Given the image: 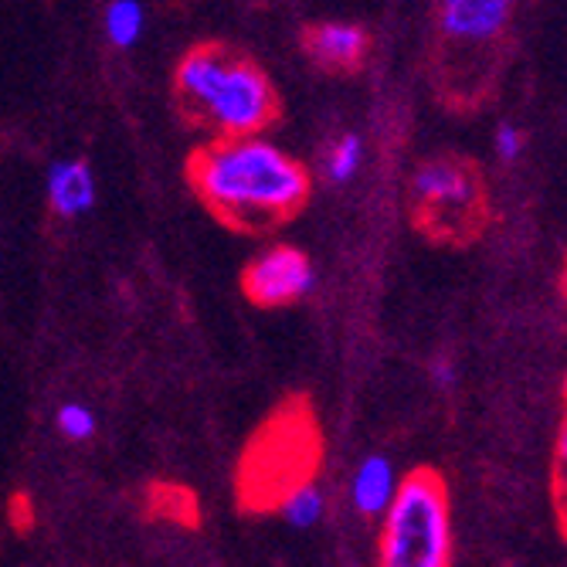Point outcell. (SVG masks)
I'll return each mask as SVG.
<instances>
[{
    "label": "cell",
    "mask_w": 567,
    "mask_h": 567,
    "mask_svg": "<svg viewBox=\"0 0 567 567\" xmlns=\"http://www.w3.org/2000/svg\"><path fill=\"white\" fill-rule=\"evenodd\" d=\"M320 466V432L306 404H289L276 419L262 425L245 449L238 470V496L245 509L266 513L276 509L279 499L317 476Z\"/></svg>",
    "instance_id": "3957f363"
},
{
    "label": "cell",
    "mask_w": 567,
    "mask_h": 567,
    "mask_svg": "<svg viewBox=\"0 0 567 567\" xmlns=\"http://www.w3.org/2000/svg\"><path fill=\"white\" fill-rule=\"evenodd\" d=\"M493 150H496V157L503 164L520 161V153H524V130L513 126V123H499L496 133H493Z\"/></svg>",
    "instance_id": "2e32d148"
},
{
    "label": "cell",
    "mask_w": 567,
    "mask_h": 567,
    "mask_svg": "<svg viewBox=\"0 0 567 567\" xmlns=\"http://www.w3.org/2000/svg\"><path fill=\"white\" fill-rule=\"evenodd\" d=\"M394 489H398V476H394L391 458L388 455H368L350 480L353 509L364 513V517H381L391 503V496H394Z\"/></svg>",
    "instance_id": "30bf717a"
},
{
    "label": "cell",
    "mask_w": 567,
    "mask_h": 567,
    "mask_svg": "<svg viewBox=\"0 0 567 567\" xmlns=\"http://www.w3.org/2000/svg\"><path fill=\"white\" fill-rule=\"evenodd\" d=\"M317 282L313 262L302 248L292 245H272L262 255L245 266L241 272V292L262 309H279L289 302H299L302 296H309Z\"/></svg>",
    "instance_id": "8992f818"
},
{
    "label": "cell",
    "mask_w": 567,
    "mask_h": 567,
    "mask_svg": "<svg viewBox=\"0 0 567 567\" xmlns=\"http://www.w3.org/2000/svg\"><path fill=\"white\" fill-rule=\"evenodd\" d=\"M102 28H106L110 44L133 48L146 31V8L140 0H110L106 14H102Z\"/></svg>",
    "instance_id": "7c38bea8"
},
{
    "label": "cell",
    "mask_w": 567,
    "mask_h": 567,
    "mask_svg": "<svg viewBox=\"0 0 567 567\" xmlns=\"http://www.w3.org/2000/svg\"><path fill=\"white\" fill-rule=\"evenodd\" d=\"M554 499H557V517L567 537V415L557 432V449H554Z\"/></svg>",
    "instance_id": "9a60e30c"
},
{
    "label": "cell",
    "mask_w": 567,
    "mask_h": 567,
    "mask_svg": "<svg viewBox=\"0 0 567 567\" xmlns=\"http://www.w3.org/2000/svg\"><path fill=\"white\" fill-rule=\"evenodd\" d=\"M174 82L184 113L212 136L266 133L279 116L272 79L225 44L190 48L177 65Z\"/></svg>",
    "instance_id": "7a4b0ae2"
},
{
    "label": "cell",
    "mask_w": 567,
    "mask_h": 567,
    "mask_svg": "<svg viewBox=\"0 0 567 567\" xmlns=\"http://www.w3.org/2000/svg\"><path fill=\"white\" fill-rule=\"evenodd\" d=\"M517 0H442L439 28L449 44L486 48L503 38Z\"/></svg>",
    "instance_id": "52a82bcc"
},
{
    "label": "cell",
    "mask_w": 567,
    "mask_h": 567,
    "mask_svg": "<svg viewBox=\"0 0 567 567\" xmlns=\"http://www.w3.org/2000/svg\"><path fill=\"white\" fill-rule=\"evenodd\" d=\"M432 378H435L439 388H452V384H455V368L449 364L445 357H439L435 364H432Z\"/></svg>",
    "instance_id": "e0dca14e"
},
{
    "label": "cell",
    "mask_w": 567,
    "mask_h": 567,
    "mask_svg": "<svg viewBox=\"0 0 567 567\" xmlns=\"http://www.w3.org/2000/svg\"><path fill=\"white\" fill-rule=\"evenodd\" d=\"M306 55L323 72H357L368 59V31L350 21H320L302 34Z\"/></svg>",
    "instance_id": "ba28073f"
},
{
    "label": "cell",
    "mask_w": 567,
    "mask_h": 567,
    "mask_svg": "<svg viewBox=\"0 0 567 567\" xmlns=\"http://www.w3.org/2000/svg\"><path fill=\"white\" fill-rule=\"evenodd\" d=\"M560 286H564V299H567V262H564V276H560Z\"/></svg>",
    "instance_id": "ac0fdd59"
},
{
    "label": "cell",
    "mask_w": 567,
    "mask_h": 567,
    "mask_svg": "<svg viewBox=\"0 0 567 567\" xmlns=\"http://www.w3.org/2000/svg\"><path fill=\"white\" fill-rule=\"evenodd\" d=\"M381 517L378 560L384 567H445L452 560L449 493L432 470H415L398 480Z\"/></svg>",
    "instance_id": "277c9868"
},
{
    "label": "cell",
    "mask_w": 567,
    "mask_h": 567,
    "mask_svg": "<svg viewBox=\"0 0 567 567\" xmlns=\"http://www.w3.org/2000/svg\"><path fill=\"white\" fill-rule=\"evenodd\" d=\"M360 164H364V140L357 133H343L323 157V171L330 184H347L357 177Z\"/></svg>",
    "instance_id": "4fadbf2b"
},
{
    "label": "cell",
    "mask_w": 567,
    "mask_h": 567,
    "mask_svg": "<svg viewBox=\"0 0 567 567\" xmlns=\"http://www.w3.org/2000/svg\"><path fill=\"white\" fill-rule=\"evenodd\" d=\"M415 190V215L419 225L445 241L473 238L483 225V187L470 164L455 157H435L425 161L411 181Z\"/></svg>",
    "instance_id": "5b68a950"
},
{
    "label": "cell",
    "mask_w": 567,
    "mask_h": 567,
    "mask_svg": "<svg viewBox=\"0 0 567 567\" xmlns=\"http://www.w3.org/2000/svg\"><path fill=\"white\" fill-rule=\"evenodd\" d=\"M44 194L59 218H82L85 212L95 208V174L85 161H55L48 171Z\"/></svg>",
    "instance_id": "9c48e42d"
},
{
    "label": "cell",
    "mask_w": 567,
    "mask_h": 567,
    "mask_svg": "<svg viewBox=\"0 0 567 567\" xmlns=\"http://www.w3.org/2000/svg\"><path fill=\"white\" fill-rule=\"evenodd\" d=\"M564 394H567V378H564Z\"/></svg>",
    "instance_id": "d6986e66"
},
{
    "label": "cell",
    "mask_w": 567,
    "mask_h": 567,
    "mask_svg": "<svg viewBox=\"0 0 567 567\" xmlns=\"http://www.w3.org/2000/svg\"><path fill=\"white\" fill-rule=\"evenodd\" d=\"M187 181L218 221L235 231H272L309 200V171L262 133L215 136L187 161Z\"/></svg>",
    "instance_id": "6da1fadb"
},
{
    "label": "cell",
    "mask_w": 567,
    "mask_h": 567,
    "mask_svg": "<svg viewBox=\"0 0 567 567\" xmlns=\"http://www.w3.org/2000/svg\"><path fill=\"white\" fill-rule=\"evenodd\" d=\"M276 509L282 513L289 527H296V530H309V527H317V524L323 520L327 499H323V493H320L317 480H306V483L292 486V489L279 499V506H276Z\"/></svg>",
    "instance_id": "8fae6325"
},
{
    "label": "cell",
    "mask_w": 567,
    "mask_h": 567,
    "mask_svg": "<svg viewBox=\"0 0 567 567\" xmlns=\"http://www.w3.org/2000/svg\"><path fill=\"white\" fill-rule=\"evenodd\" d=\"M55 425L65 439L72 442H89L95 435V411L79 404V401H69L59 408V415H55Z\"/></svg>",
    "instance_id": "5bb4252c"
}]
</instances>
